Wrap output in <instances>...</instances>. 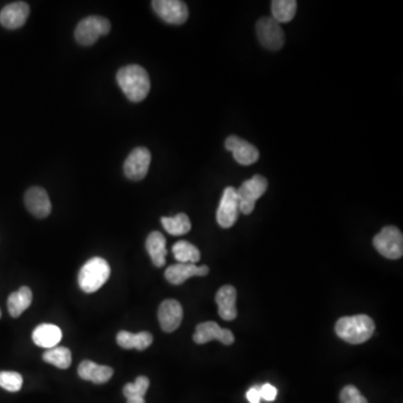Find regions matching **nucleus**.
Segmentation results:
<instances>
[{"mask_svg":"<svg viewBox=\"0 0 403 403\" xmlns=\"http://www.w3.org/2000/svg\"><path fill=\"white\" fill-rule=\"evenodd\" d=\"M116 82L126 97L132 102H142L151 91V79L145 68L140 66H128L116 73Z\"/></svg>","mask_w":403,"mask_h":403,"instance_id":"1","label":"nucleus"},{"mask_svg":"<svg viewBox=\"0 0 403 403\" xmlns=\"http://www.w3.org/2000/svg\"><path fill=\"white\" fill-rule=\"evenodd\" d=\"M374 330V321L367 315L342 317L335 325V332L338 337L354 345L364 343L372 337Z\"/></svg>","mask_w":403,"mask_h":403,"instance_id":"2","label":"nucleus"},{"mask_svg":"<svg viewBox=\"0 0 403 403\" xmlns=\"http://www.w3.org/2000/svg\"><path fill=\"white\" fill-rule=\"evenodd\" d=\"M111 268L107 260L94 257L83 264L77 277L79 286L86 294L96 293L110 278Z\"/></svg>","mask_w":403,"mask_h":403,"instance_id":"3","label":"nucleus"},{"mask_svg":"<svg viewBox=\"0 0 403 403\" xmlns=\"http://www.w3.org/2000/svg\"><path fill=\"white\" fill-rule=\"evenodd\" d=\"M268 188V181L261 175H254L252 178L248 179L236 190L238 193V203H240V212L249 215L252 213L258 201Z\"/></svg>","mask_w":403,"mask_h":403,"instance_id":"4","label":"nucleus"},{"mask_svg":"<svg viewBox=\"0 0 403 403\" xmlns=\"http://www.w3.org/2000/svg\"><path fill=\"white\" fill-rule=\"evenodd\" d=\"M373 245L384 258L397 260L403 254V236L397 227H386L373 238Z\"/></svg>","mask_w":403,"mask_h":403,"instance_id":"5","label":"nucleus"},{"mask_svg":"<svg viewBox=\"0 0 403 403\" xmlns=\"http://www.w3.org/2000/svg\"><path fill=\"white\" fill-rule=\"evenodd\" d=\"M111 24L101 16H89L79 22L75 29V38L81 45H93L100 36L108 34Z\"/></svg>","mask_w":403,"mask_h":403,"instance_id":"6","label":"nucleus"},{"mask_svg":"<svg viewBox=\"0 0 403 403\" xmlns=\"http://www.w3.org/2000/svg\"><path fill=\"white\" fill-rule=\"evenodd\" d=\"M257 36L264 47L278 51L284 45V33L273 17H262L257 23Z\"/></svg>","mask_w":403,"mask_h":403,"instance_id":"7","label":"nucleus"},{"mask_svg":"<svg viewBox=\"0 0 403 403\" xmlns=\"http://www.w3.org/2000/svg\"><path fill=\"white\" fill-rule=\"evenodd\" d=\"M240 213L238 193L233 186H227L223 192L219 208L216 212V221L223 229H230L236 225Z\"/></svg>","mask_w":403,"mask_h":403,"instance_id":"8","label":"nucleus"},{"mask_svg":"<svg viewBox=\"0 0 403 403\" xmlns=\"http://www.w3.org/2000/svg\"><path fill=\"white\" fill-rule=\"evenodd\" d=\"M153 10L165 23L182 25L188 18V5L181 0H153Z\"/></svg>","mask_w":403,"mask_h":403,"instance_id":"9","label":"nucleus"},{"mask_svg":"<svg viewBox=\"0 0 403 403\" xmlns=\"http://www.w3.org/2000/svg\"><path fill=\"white\" fill-rule=\"evenodd\" d=\"M151 155L147 148H135L128 158L126 159L123 171L126 176L131 181H142L147 175L151 166Z\"/></svg>","mask_w":403,"mask_h":403,"instance_id":"10","label":"nucleus"},{"mask_svg":"<svg viewBox=\"0 0 403 403\" xmlns=\"http://www.w3.org/2000/svg\"><path fill=\"white\" fill-rule=\"evenodd\" d=\"M225 148L227 151L233 153L236 162L240 165H252L258 162L259 156H260L256 146H253L250 142L238 136L227 137L225 140Z\"/></svg>","mask_w":403,"mask_h":403,"instance_id":"11","label":"nucleus"},{"mask_svg":"<svg viewBox=\"0 0 403 403\" xmlns=\"http://www.w3.org/2000/svg\"><path fill=\"white\" fill-rule=\"evenodd\" d=\"M196 344H205L212 341H219L225 345H231L234 342V335L230 330L222 328L215 321H205L196 326L193 335Z\"/></svg>","mask_w":403,"mask_h":403,"instance_id":"12","label":"nucleus"},{"mask_svg":"<svg viewBox=\"0 0 403 403\" xmlns=\"http://www.w3.org/2000/svg\"><path fill=\"white\" fill-rule=\"evenodd\" d=\"M158 321L162 330L173 333L181 326L183 321V307L175 299L162 301L158 310Z\"/></svg>","mask_w":403,"mask_h":403,"instance_id":"13","label":"nucleus"},{"mask_svg":"<svg viewBox=\"0 0 403 403\" xmlns=\"http://www.w3.org/2000/svg\"><path fill=\"white\" fill-rule=\"evenodd\" d=\"M26 208L37 219H45L51 214L52 204L49 194L44 188H29L25 194Z\"/></svg>","mask_w":403,"mask_h":403,"instance_id":"14","label":"nucleus"},{"mask_svg":"<svg viewBox=\"0 0 403 403\" xmlns=\"http://www.w3.org/2000/svg\"><path fill=\"white\" fill-rule=\"evenodd\" d=\"M208 266H196L194 264H177L168 267L165 271V278L173 284H182L192 277H205L208 275Z\"/></svg>","mask_w":403,"mask_h":403,"instance_id":"15","label":"nucleus"},{"mask_svg":"<svg viewBox=\"0 0 403 403\" xmlns=\"http://www.w3.org/2000/svg\"><path fill=\"white\" fill-rule=\"evenodd\" d=\"M29 10V5L24 1L9 3L0 12V24L8 29H20L25 25Z\"/></svg>","mask_w":403,"mask_h":403,"instance_id":"16","label":"nucleus"},{"mask_svg":"<svg viewBox=\"0 0 403 403\" xmlns=\"http://www.w3.org/2000/svg\"><path fill=\"white\" fill-rule=\"evenodd\" d=\"M216 304L219 307V315L225 321H233L238 316L236 310V288L230 284H225L223 287L220 288L219 291L216 294Z\"/></svg>","mask_w":403,"mask_h":403,"instance_id":"17","label":"nucleus"},{"mask_svg":"<svg viewBox=\"0 0 403 403\" xmlns=\"http://www.w3.org/2000/svg\"><path fill=\"white\" fill-rule=\"evenodd\" d=\"M79 377L83 380L90 381L96 384H105L114 375V370L107 365H99L92 360H83L77 369Z\"/></svg>","mask_w":403,"mask_h":403,"instance_id":"18","label":"nucleus"},{"mask_svg":"<svg viewBox=\"0 0 403 403\" xmlns=\"http://www.w3.org/2000/svg\"><path fill=\"white\" fill-rule=\"evenodd\" d=\"M31 338L37 347L53 349L62 340V330L56 325L40 324L35 328Z\"/></svg>","mask_w":403,"mask_h":403,"instance_id":"19","label":"nucleus"},{"mask_svg":"<svg viewBox=\"0 0 403 403\" xmlns=\"http://www.w3.org/2000/svg\"><path fill=\"white\" fill-rule=\"evenodd\" d=\"M146 249L155 267L160 268L165 266L167 249L165 236H162V233L158 231L151 232L146 241Z\"/></svg>","mask_w":403,"mask_h":403,"instance_id":"20","label":"nucleus"},{"mask_svg":"<svg viewBox=\"0 0 403 403\" xmlns=\"http://www.w3.org/2000/svg\"><path fill=\"white\" fill-rule=\"evenodd\" d=\"M153 338L149 332L134 333L121 330L116 334V343L125 349H138L144 351L153 343Z\"/></svg>","mask_w":403,"mask_h":403,"instance_id":"21","label":"nucleus"},{"mask_svg":"<svg viewBox=\"0 0 403 403\" xmlns=\"http://www.w3.org/2000/svg\"><path fill=\"white\" fill-rule=\"evenodd\" d=\"M31 301H33L31 290L26 286L20 288L17 291L9 295L8 301H7L9 314L12 317H20L31 306Z\"/></svg>","mask_w":403,"mask_h":403,"instance_id":"22","label":"nucleus"},{"mask_svg":"<svg viewBox=\"0 0 403 403\" xmlns=\"http://www.w3.org/2000/svg\"><path fill=\"white\" fill-rule=\"evenodd\" d=\"M149 379L147 377H138L134 383H127L123 388V395L127 403H146L145 395L149 388Z\"/></svg>","mask_w":403,"mask_h":403,"instance_id":"23","label":"nucleus"},{"mask_svg":"<svg viewBox=\"0 0 403 403\" xmlns=\"http://www.w3.org/2000/svg\"><path fill=\"white\" fill-rule=\"evenodd\" d=\"M271 13L275 22L289 23L295 17L297 13V1L296 0H275L271 3Z\"/></svg>","mask_w":403,"mask_h":403,"instance_id":"24","label":"nucleus"},{"mask_svg":"<svg viewBox=\"0 0 403 403\" xmlns=\"http://www.w3.org/2000/svg\"><path fill=\"white\" fill-rule=\"evenodd\" d=\"M173 254L178 264H194L201 260V252L188 241H178L173 245Z\"/></svg>","mask_w":403,"mask_h":403,"instance_id":"25","label":"nucleus"},{"mask_svg":"<svg viewBox=\"0 0 403 403\" xmlns=\"http://www.w3.org/2000/svg\"><path fill=\"white\" fill-rule=\"evenodd\" d=\"M43 360L59 369L66 370L71 367L72 353L68 347H55L44 353Z\"/></svg>","mask_w":403,"mask_h":403,"instance_id":"26","label":"nucleus"},{"mask_svg":"<svg viewBox=\"0 0 403 403\" xmlns=\"http://www.w3.org/2000/svg\"><path fill=\"white\" fill-rule=\"evenodd\" d=\"M162 225L172 236H184L192 229L190 220L186 214L179 213L173 218H162Z\"/></svg>","mask_w":403,"mask_h":403,"instance_id":"27","label":"nucleus"},{"mask_svg":"<svg viewBox=\"0 0 403 403\" xmlns=\"http://www.w3.org/2000/svg\"><path fill=\"white\" fill-rule=\"evenodd\" d=\"M0 386L9 392H17L23 386V377L14 371L0 372Z\"/></svg>","mask_w":403,"mask_h":403,"instance_id":"28","label":"nucleus"},{"mask_svg":"<svg viewBox=\"0 0 403 403\" xmlns=\"http://www.w3.org/2000/svg\"><path fill=\"white\" fill-rule=\"evenodd\" d=\"M341 403H369L367 399L360 395L358 388L354 386H347L342 390L340 395Z\"/></svg>","mask_w":403,"mask_h":403,"instance_id":"29","label":"nucleus"},{"mask_svg":"<svg viewBox=\"0 0 403 403\" xmlns=\"http://www.w3.org/2000/svg\"><path fill=\"white\" fill-rule=\"evenodd\" d=\"M260 395H261V399L268 401V402H271L277 397V389L271 384H262V386H260Z\"/></svg>","mask_w":403,"mask_h":403,"instance_id":"30","label":"nucleus"},{"mask_svg":"<svg viewBox=\"0 0 403 403\" xmlns=\"http://www.w3.org/2000/svg\"><path fill=\"white\" fill-rule=\"evenodd\" d=\"M247 399L250 403H260L261 402V395H260V386H252L249 391L247 392Z\"/></svg>","mask_w":403,"mask_h":403,"instance_id":"31","label":"nucleus"},{"mask_svg":"<svg viewBox=\"0 0 403 403\" xmlns=\"http://www.w3.org/2000/svg\"><path fill=\"white\" fill-rule=\"evenodd\" d=\"M0 317H1V310H0Z\"/></svg>","mask_w":403,"mask_h":403,"instance_id":"32","label":"nucleus"}]
</instances>
